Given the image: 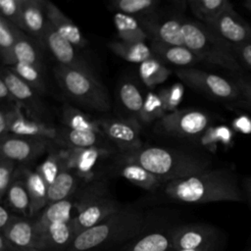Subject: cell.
<instances>
[{"mask_svg":"<svg viewBox=\"0 0 251 251\" xmlns=\"http://www.w3.org/2000/svg\"><path fill=\"white\" fill-rule=\"evenodd\" d=\"M176 75L190 87L224 101L241 100L240 91L234 80L205 71L184 68L176 71Z\"/></svg>","mask_w":251,"mask_h":251,"instance_id":"obj_7","label":"cell"},{"mask_svg":"<svg viewBox=\"0 0 251 251\" xmlns=\"http://www.w3.org/2000/svg\"><path fill=\"white\" fill-rule=\"evenodd\" d=\"M215 131H216L217 139L220 143L224 145H230L233 138V132L228 126H215Z\"/></svg>","mask_w":251,"mask_h":251,"instance_id":"obj_49","label":"cell"},{"mask_svg":"<svg viewBox=\"0 0 251 251\" xmlns=\"http://www.w3.org/2000/svg\"><path fill=\"white\" fill-rule=\"evenodd\" d=\"M8 205L16 212L30 217V200L25 181L14 180L6 194Z\"/></svg>","mask_w":251,"mask_h":251,"instance_id":"obj_35","label":"cell"},{"mask_svg":"<svg viewBox=\"0 0 251 251\" xmlns=\"http://www.w3.org/2000/svg\"><path fill=\"white\" fill-rule=\"evenodd\" d=\"M14 59L16 64L23 63L42 69V57L40 51L24 30L20 33L14 47Z\"/></svg>","mask_w":251,"mask_h":251,"instance_id":"obj_32","label":"cell"},{"mask_svg":"<svg viewBox=\"0 0 251 251\" xmlns=\"http://www.w3.org/2000/svg\"><path fill=\"white\" fill-rule=\"evenodd\" d=\"M74 202L77 210V214L71 221L75 236L123 208L118 201L106 195V187L101 182L84 189Z\"/></svg>","mask_w":251,"mask_h":251,"instance_id":"obj_6","label":"cell"},{"mask_svg":"<svg viewBox=\"0 0 251 251\" xmlns=\"http://www.w3.org/2000/svg\"><path fill=\"white\" fill-rule=\"evenodd\" d=\"M243 6L246 10H248L249 12H251V0H246L243 2Z\"/></svg>","mask_w":251,"mask_h":251,"instance_id":"obj_55","label":"cell"},{"mask_svg":"<svg viewBox=\"0 0 251 251\" xmlns=\"http://www.w3.org/2000/svg\"><path fill=\"white\" fill-rule=\"evenodd\" d=\"M104 133L124 152L131 153L141 147L140 126L135 120H105L100 123Z\"/></svg>","mask_w":251,"mask_h":251,"instance_id":"obj_13","label":"cell"},{"mask_svg":"<svg viewBox=\"0 0 251 251\" xmlns=\"http://www.w3.org/2000/svg\"><path fill=\"white\" fill-rule=\"evenodd\" d=\"M98 134L95 131L75 130L67 127L60 130L58 141L69 145L71 148H89L98 144Z\"/></svg>","mask_w":251,"mask_h":251,"instance_id":"obj_36","label":"cell"},{"mask_svg":"<svg viewBox=\"0 0 251 251\" xmlns=\"http://www.w3.org/2000/svg\"><path fill=\"white\" fill-rule=\"evenodd\" d=\"M75 234L70 223H55L50 225L42 234L43 250L68 249Z\"/></svg>","mask_w":251,"mask_h":251,"instance_id":"obj_26","label":"cell"},{"mask_svg":"<svg viewBox=\"0 0 251 251\" xmlns=\"http://www.w3.org/2000/svg\"><path fill=\"white\" fill-rule=\"evenodd\" d=\"M243 194L244 197L247 199L250 207H251V176L245 178L243 181Z\"/></svg>","mask_w":251,"mask_h":251,"instance_id":"obj_54","label":"cell"},{"mask_svg":"<svg viewBox=\"0 0 251 251\" xmlns=\"http://www.w3.org/2000/svg\"><path fill=\"white\" fill-rule=\"evenodd\" d=\"M123 159L139 164L168 182L190 176L211 167V161L207 157L162 147L140 148L124 154Z\"/></svg>","mask_w":251,"mask_h":251,"instance_id":"obj_2","label":"cell"},{"mask_svg":"<svg viewBox=\"0 0 251 251\" xmlns=\"http://www.w3.org/2000/svg\"><path fill=\"white\" fill-rule=\"evenodd\" d=\"M74 207L75 202L71 198L47 205L35 220V226L41 239L43 232L50 225L55 223H70L73 219L72 210Z\"/></svg>","mask_w":251,"mask_h":251,"instance_id":"obj_21","label":"cell"},{"mask_svg":"<svg viewBox=\"0 0 251 251\" xmlns=\"http://www.w3.org/2000/svg\"><path fill=\"white\" fill-rule=\"evenodd\" d=\"M211 118L199 110H176L159 120L157 127L160 131L177 136L191 137L205 132L210 127Z\"/></svg>","mask_w":251,"mask_h":251,"instance_id":"obj_8","label":"cell"},{"mask_svg":"<svg viewBox=\"0 0 251 251\" xmlns=\"http://www.w3.org/2000/svg\"><path fill=\"white\" fill-rule=\"evenodd\" d=\"M138 22L153 41L168 45L185 46L182 34L183 22L176 19L161 22L151 16L139 18Z\"/></svg>","mask_w":251,"mask_h":251,"instance_id":"obj_14","label":"cell"},{"mask_svg":"<svg viewBox=\"0 0 251 251\" xmlns=\"http://www.w3.org/2000/svg\"><path fill=\"white\" fill-rule=\"evenodd\" d=\"M49 147V140L25 136H6L1 139V157L14 162H29Z\"/></svg>","mask_w":251,"mask_h":251,"instance_id":"obj_12","label":"cell"},{"mask_svg":"<svg viewBox=\"0 0 251 251\" xmlns=\"http://www.w3.org/2000/svg\"><path fill=\"white\" fill-rule=\"evenodd\" d=\"M233 80L240 91L241 101L251 108V77L237 75Z\"/></svg>","mask_w":251,"mask_h":251,"instance_id":"obj_46","label":"cell"},{"mask_svg":"<svg viewBox=\"0 0 251 251\" xmlns=\"http://www.w3.org/2000/svg\"><path fill=\"white\" fill-rule=\"evenodd\" d=\"M165 193L171 199L190 204L240 202L244 199L236 174L227 169H209L169 181L165 186Z\"/></svg>","mask_w":251,"mask_h":251,"instance_id":"obj_1","label":"cell"},{"mask_svg":"<svg viewBox=\"0 0 251 251\" xmlns=\"http://www.w3.org/2000/svg\"><path fill=\"white\" fill-rule=\"evenodd\" d=\"M62 121L65 126L71 129L89 130L101 133L100 124L93 121L86 114L70 105H65L63 107Z\"/></svg>","mask_w":251,"mask_h":251,"instance_id":"obj_34","label":"cell"},{"mask_svg":"<svg viewBox=\"0 0 251 251\" xmlns=\"http://www.w3.org/2000/svg\"><path fill=\"white\" fill-rule=\"evenodd\" d=\"M10 69L30 87H32L38 94H45L47 92L42 69L23 63H17Z\"/></svg>","mask_w":251,"mask_h":251,"instance_id":"obj_37","label":"cell"},{"mask_svg":"<svg viewBox=\"0 0 251 251\" xmlns=\"http://www.w3.org/2000/svg\"><path fill=\"white\" fill-rule=\"evenodd\" d=\"M119 95L124 107L129 112L139 116L143 107L144 99L138 87L132 82L126 81L121 85Z\"/></svg>","mask_w":251,"mask_h":251,"instance_id":"obj_40","label":"cell"},{"mask_svg":"<svg viewBox=\"0 0 251 251\" xmlns=\"http://www.w3.org/2000/svg\"><path fill=\"white\" fill-rule=\"evenodd\" d=\"M174 250L199 249L213 251L219 242L218 230L205 224H188L171 231Z\"/></svg>","mask_w":251,"mask_h":251,"instance_id":"obj_9","label":"cell"},{"mask_svg":"<svg viewBox=\"0 0 251 251\" xmlns=\"http://www.w3.org/2000/svg\"><path fill=\"white\" fill-rule=\"evenodd\" d=\"M22 29L7 21L1 16L0 18V52L2 61L6 65L14 66V47L20 36Z\"/></svg>","mask_w":251,"mask_h":251,"instance_id":"obj_31","label":"cell"},{"mask_svg":"<svg viewBox=\"0 0 251 251\" xmlns=\"http://www.w3.org/2000/svg\"><path fill=\"white\" fill-rule=\"evenodd\" d=\"M1 79H3L8 86L11 94L16 101L21 102L33 114L39 115L42 113V105L37 96V92L24 81L11 69L3 68L1 73Z\"/></svg>","mask_w":251,"mask_h":251,"instance_id":"obj_17","label":"cell"},{"mask_svg":"<svg viewBox=\"0 0 251 251\" xmlns=\"http://www.w3.org/2000/svg\"><path fill=\"white\" fill-rule=\"evenodd\" d=\"M171 71L156 57L150 58L139 66V75L143 83L153 88L163 83L170 76Z\"/></svg>","mask_w":251,"mask_h":251,"instance_id":"obj_33","label":"cell"},{"mask_svg":"<svg viewBox=\"0 0 251 251\" xmlns=\"http://www.w3.org/2000/svg\"><path fill=\"white\" fill-rule=\"evenodd\" d=\"M108 154L104 148L97 146L89 148H70L68 152L63 155L64 166L66 169L71 170L76 176L89 178L93 175V169L97 162Z\"/></svg>","mask_w":251,"mask_h":251,"instance_id":"obj_16","label":"cell"},{"mask_svg":"<svg viewBox=\"0 0 251 251\" xmlns=\"http://www.w3.org/2000/svg\"><path fill=\"white\" fill-rule=\"evenodd\" d=\"M201 143L207 147L209 150H215L217 148V144L219 143L215 131V126H210L202 135Z\"/></svg>","mask_w":251,"mask_h":251,"instance_id":"obj_50","label":"cell"},{"mask_svg":"<svg viewBox=\"0 0 251 251\" xmlns=\"http://www.w3.org/2000/svg\"><path fill=\"white\" fill-rule=\"evenodd\" d=\"M124 251H174L171 231L148 232L129 244Z\"/></svg>","mask_w":251,"mask_h":251,"instance_id":"obj_27","label":"cell"},{"mask_svg":"<svg viewBox=\"0 0 251 251\" xmlns=\"http://www.w3.org/2000/svg\"><path fill=\"white\" fill-rule=\"evenodd\" d=\"M45 1L23 0L21 12L22 30L41 40L47 20L44 10Z\"/></svg>","mask_w":251,"mask_h":251,"instance_id":"obj_20","label":"cell"},{"mask_svg":"<svg viewBox=\"0 0 251 251\" xmlns=\"http://www.w3.org/2000/svg\"><path fill=\"white\" fill-rule=\"evenodd\" d=\"M0 251H20L2 233H0Z\"/></svg>","mask_w":251,"mask_h":251,"instance_id":"obj_53","label":"cell"},{"mask_svg":"<svg viewBox=\"0 0 251 251\" xmlns=\"http://www.w3.org/2000/svg\"><path fill=\"white\" fill-rule=\"evenodd\" d=\"M32 251H36V250H32Z\"/></svg>","mask_w":251,"mask_h":251,"instance_id":"obj_57","label":"cell"},{"mask_svg":"<svg viewBox=\"0 0 251 251\" xmlns=\"http://www.w3.org/2000/svg\"><path fill=\"white\" fill-rule=\"evenodd\" d=\"M232 127L235 131L242 134L251 133V118L246 115H240L232 121Z\"/></svg>","mask_w":251,"mask_h":251,"instance_id":"obj_48","label":"cell"},{"mask_svg":"<svg viewBox=\"0 0 251 251\" xmlns=\"http://www.w3.org/2000/svg\"><path fill=\"white\" fill-rule=\"evenodd\" d=\"M25 183L30 200V217L48 205V184L36 171L24 170Z\"/></svg>","mask_w":251,"mask_h":251,"instance_id":"obj_22","label":"cell"},{"mask_svg":"<svg viewBox=\"0 0 251 251\" xmlns=\"http://www.w3.org/2000/svg\"><path fill=\"white\" fill-rule=\"evenodd\" d=\"M23 0H1L0 10L1 16L7 21L15 25L22 29L21 24V12H22Z\"/></svg>","mask_w":251,"mask_h":251,"instance_id":"obj_43","label":"cell"},{"mask_svg":"<svg viewBox=\"0 0 251 251\" xmlns=\"http://www.w3.org/2000/svg\"><path fill=\"white\" fill-rule=\"evenodd\" d=\"M0 98L2 100V102H8V101H12V100H16L13 95L11 94L8 86L6 85L5 81L3 79L0 78Z\"/></svg>","mask_w":251,"mask_h":251,"instance_id":"obj_52","label":"cell"},{"mask_svg":"<svg viewBox=\"0 0 251 251\" xmlns=\"http://www.w3.org/2000/svg\"><path fill=\"white\" fill-rule=\"evenodd\" d=\"M109 48L120 58L130 63H143L146 60L156 57L150 46L144 42H125L114 41L109 44Z\"/></svg>","mask_w":251,"mask_h":251,"instance_id":"obj_29","label":"cell"},{"mask_svg":"<svg viewBox=\"0 0 251 251\" xmlns=\"http://www.w3.org/2000/svg\"><path fill=\"white\" fill-rule=\"evenodd\" d=\"M233 53L241 66L251 70V42L232 47Z\"/></svg>","mask_w":251,"mask_h":251,"instance_id":"obj_47","label":"cell"},{"mask_svg":"<svg viewBox=\"0 0 251 251\" xmlns=\"http://www.w3.org/2000/svg\"><path fill=\"white\" fill-rule=\"evenodd\" d=\"M59 132L55 126L37 120H28L21 113L17 116L10 127V133L17 136L39 138L45 140H57Z\"/></svg>","mask_w":251,"mask_h":251,"instance_id":"obj_19","label":"cell"},{"mask_svg":"<svg viewBox=\"0 0 251 251\" xmlns=\"http://www.w3.org/2000/svg\"><path fill=\"white\" fill-rule=\"evenodd\" d=\"M18 109H1L0 111V134L1 139L8 136L10 133V127L19 115Z\"/></svg>","mask_w":251,"mask_h":251,"instance_id":"obj_45","label":"cell"},{"mask_svg":"<svg viewBox=\"0 0 251 251\" xmlns=\"http://www.w3.org/2000/svg\"><path fill=\"white\" fill-rule=\"evenodd\" d=\"M166 112L165 103L159 93L149 92L144 98V103L139 114V118L143 123L148 124L155 120H161L167 115Z\"/></svg>","mask_w":251,"mask_h":251,"instance_id":"obj_39","label":"cell"},{"mask_svg":"<svg viewBox=\"0 0 251 251\" xmlns=\"http://www.w3.org/2000/svg\"><path fill=\"white\" fill-rule=\"evenodd\" d=\"M53 73L60 88L75 103L97 112L111 108L109 95L93 73L62 65H57Z\"/></svg>","mask_w":251,"mask_h":251,"instance_id":"obj_5","label":"cell"},{"mask_svg":"<svg viewBox=\"0 0 251 251\" xmlns=\"http://www.w3.org/2000/svg\"><path fill=\"white\" fill-rule=\"evenodd\" d=\"M1 233L20 251H43V243L35 221L18 218Z\"/></svg>","mask_w":251,"mask_h":251,"instance_id":"obj_15","label":"cell"},{"mask_svg":"<svg viewBox=\"0 0 251 251\" xmlns=\"http://www.w3.org/2000/svg\"><path fill=\"white\" fill-rule=\"evenodd\" d=\"M114 25L121 41L144 42L149 37L138 20L132 16L118 12L114 16Z\"/></svg>","mask_w":251,"mask_h":251,"instance_id":"obj_25","label":"cell"},{"mask_svg":"<svg viewBox=\"0 0 251 251\" xmlns=\"http://www.w3.org/2000/svg\"><path fill=\"white\" fill-rule=\"evenodd\" d=\"M40 42L51 52L59 65L93 73L86 61L76 52L75 46L64 38L48 21Z\"/></svg>","mask_w":251,"mask_h":251,"instance_id":"obj_10","label":"cell"},{"mask_svg":"<svg viewBox=\"0 0 251 251\" xmlns=\"http://www.w3.org/2000/svg\"><path fill=\"white\" fill-rule=\"evenodd\" d=\"M44 10L46 20L64 38L77 48H83L86 45L87 42L82 36L80 29L56 5L52 2L45 1Z\"/></svg>","mask_w":251,"mask_h":251,"instance_id":"obj_18","label":"cell"},{"mask_svg":"<svg viewBox=\"0 0 251 251\" xmlns=\"http://www.w3.org/2000/svg\"><path fill=\"white\" fill-rule=\"evenodd\" d=\"M188 5L193 15L204 25L213 21L222 13L234 9L233 5L227 0H190Z\"/></svg>","mask_w":251,"mask_h":251,"instance_id":"obj_28","label":"cell"},{"mask_svg":"<svg viewBox=\"0 0 251 251\" xmlns=\"http://www.w3.org/2000/svg\"><path fill=\"white\" fill-rule=\"evenodd\" d=\"M158 93L165 103L166 111L173 113L177 110L176 108L182 100L183 86L180 83H175L168 88L161 89Z\"/></svg>","mask_w":251,"mask_h":251,"instance_id":"obj_42","label":"cell"},{"mask_svg":"<svg viewBox=\"0 0 251 251\" xmlns=\"http://www.w3.org/2000/svg\"><path fill=\"white\" fill-rule=\"evenodd\" d=\"M76 188L75 174L64 168L48 186V205L69 199Z\"/></svg>","mask_w":251,"mask_h":251,"instance_id":"obj_30","label":"cell"},{"mask_svg":"<svg viewBox=\"0 0 251 251\" xmlns=\"http://www.w3.org/2000/svg\"><path fill=\"white\" fill-rule=\"evenodd\" d=\"M64 168L63 156L56 153H50L48 157L36 168V172L42 176L49 186Z\"/></svg>","mask_w":251,"mask_h":251,"instance_id":"obj_41","label":"cell"},{"mask_svg":"<svg viewBox=\"0 0 251 251\" xmlns=\"http://www.w3.org/2000/svg\"><path fill=\"white\" fill-rule=\"evenodd\" d=\"M159 2L154 0H118L114 2L115 8L120 12L134 18L147 17L156 9Z\"/></svg>","mask_w":251,"mask_h":251,"instance_id":"obj_38","label":"cell"},{"mask_svg":"<svg viewBox=\"0 0 251 251\" xmlns=\"http://www.w3.org/2000/svg\"><path fill=\"white\" fill-rule=\"evenodd\" d=\"M144 227L145 216L141 211L122 208L100 224L75 235L66 251H90L132 239L140 235Z\"/></svg>","mask_w":251,"mask_h":251,"instance_id":"obj_3","label":"cell"},{"mask_svg":"<svg viewBox=\"0 0 251 251\" xmlns=\"http://www.w3.org/2000/svg\"><path fill=\"white\" fill-rule=\"evenodd\" d=\"M150 48L156 57L170 64L177 66H189L201 61L186 46L168 45L152 40Z\"/></svg>","mask_w":251,"mask_h":251,"instance_id":"obj_23","label":"cell"},{"mask_svg":"<svg viewBox=\"0 0 251 251\" xmlns=\"http://www.w3.org/2000/svg\"><path fill=\"white\" fill-rule=\"evenodd\" d=\"M15 162L1 157L0 160V199L3 201L10 185L12 184L15 172Z\"/></svg>","mask_w":251,"mask_h":251,"instance_id":"obj_44","label":"cell"},{"mask_svg":"<svg viewBox=\"0 0 251 251\" xmlns=\"http://www.w3.org/2000/svg\"><path fill=\"white\" fill-rule=\"evenodd\" d=\"M206 25L232 47L251 42V25L234 9L222 13Z\"/></svg>","mask_w":251,"mask_h":251,"instance_id":"obj_11","label":"cell"},{"mask_svg":"<svg viewBox=\"0 0 251 251\" xmlns=\"http://www.w3.org/2000/svg\"><path fill=\"white\" fill-rule=\"evenodd\" d=\"M119 174L128 181L146 190H155L164 182L163 179L153 175L139 164L126 160H124Z\"/></svg>","mask_w":251,"mask_h":251,"instance_id":"obj_24","label":"cell"},{"mask_svg":"<svg viewBox=\"0 0 251 251\" xmlns=\"http://www.w3.org/2000/svg\"><path fill=\"white\" fill-rule=\"evenodd\" d=\"M18 218V216L12 214L8 210V208L2 203V205L0 206V231L5 230Z\"/></svg>","mask_w":251,"mask_h":251,"instance_id":"obj_51","label":"cell"},{"mask_svg":"<svg viewBox=\"0 0 251 251\" xmlns=\"http://www.w3.org/2000/svg\"><path fill=\"white\" fill-rule=\"evenodd\" d=\"M182 34L184 45L201 61L220 66L234 75H241L242 66L237 61L232 46L206 25L191 21L183 22Z\"/></svg>","mask_w":251,"mask_h":251,"instance_id":"obj_4","label":"cell"},{"mask_svg":"<svg viewBox=\"0 0 251 251\" xmlns=\"http://www.w3.org/2000/svg\"><path fill=\"white\" fill-rule=\"evenodd\" d=\"M174 251H205V250H199V249H178Z\"/></svg>","mask_w":251,"mask_h":251,"instance_id":"obj_56","label":"cell"}]
</instances>
